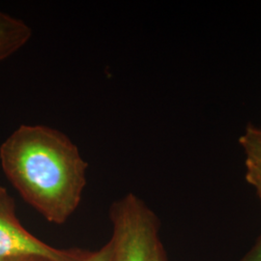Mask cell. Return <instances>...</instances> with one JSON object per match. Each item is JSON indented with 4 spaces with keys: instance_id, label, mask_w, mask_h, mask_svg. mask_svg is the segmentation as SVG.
Here are the masks:
<instances>
[{
    "instance_id": "2",
    "label": "cell",
    "mask_w": 261,
    "mask_h": 261,
    "mask_svg": "<svg viewBox=\"0 0 261 261\" xmlns=\"http://www.w3.org/2000/svg\"><path fill=\"white\" fill-rule=\"evenodd\" d=\"M114 261H168L158 217L145 202L128 194L111 206Z\"/></svg>"
},
{
    "instance_id": "3",
    "label": "cell",
    "mask_w": 261,
    "mask_h": 261,
    "mask_svg": "<svg viewBox=\"0 0 261 261\" xmlns=\"http://www.w3.org/2000/svg\"><path fill=\"white\" fill-rule=\"evenodd\" d=\"M87 253L56 249L29 233L16 216L13 198L0 187V261L24 255H40L54 261H83Z\"/></svg>"
},
{
    "instance_id": "7",
    "label": "cell",
    "mask_w": 261,
    "mask_h": 261,
    "mask_svg": "<svg viewBox=\"0 0 261 261\" xmlns=\"http://www.w3.org/2000/svg\"><path fill=\"white\" fill-rule=\"evenodd\" d=\"M240 261H261V236L252 247V250Z\"/></svg>"
},
{
    "instance_id": "8",
    "label": "cell",
    "mask_w": 261,
    "mask_h": 261,
    "mask_svg": "<svg viewBox=\"0 0 261 261\" xmlns=\"http://www.w3.org/2000/svg\"><path fill=\"white\" fill-rule=\"evenodd\" d=\"M1 261H54L47 257L40 256V255H24V256H19V257H14V258H9L5 260Z\"/></svg>"
},
{
    "instance_id": "9",
    "label": "cell",
    "mask_w": 261,
    "mask_h": 261,
    "mask_svg": "<svg viewBox=\"0 0 261 261\" xmlns=\"http://www.w3.org/2000/svg\"><path fill=\"white\" fill-rule=\"evenodd\" d=\"M252 186L254 187L255 188V190H256V193H257V195H258V197H259V199H260L261 202V184L260 183H256V184H253Z\"/></svg>"
},
{
    "instance_id": "4",
    "label": "cell",
    "mask_w": 261,
    "mask_h": 261,
    "mask_svg": "<svg viewBox=\"0 0 261 261\" xmlns=\"http://www.w3.org/2000/svg\"><path fill=\"white\" fill-rule=\"evenodd\" d=\"M31 36L32 30L23 20L0 11V61L25 46Z\"/></svg>"
},
{
    "instance_id": "6",
    "label": "cell",
    "mask_w": 261,
    "mask_h": 261,
    "mask_svg": "<svg viewBox=\"0 0 261 261\" xmlns=\"http://www.w3.org/2000/svg\"><path fill=\"white\" fill-rule=\"evenodd\" d=\"M83 261H114V252L112 241L110 240L96 252H88Z\"/></svg>"
},
{
    "instance_id": "1",
    "label": "cell",
    "mask_w": 261,
    "mask_h": 261,
    "mask_svg": "<svg viewBox=\"0 0 261 261\" xmlns=\"http://www.w3.org/2000/svg\"><path fill=\"white\" fill-rule=\"evenodd\" d=\"M5 175L47 222L62 224L75 213L88 164L71 139L45 125H21L0 146Z\"/></svg>"
},
{
    "instance_id": "5",
    "label": "cell",
    "mask_w": 261,
    "mask_h": 261,
    "mask_svg": "<svg viewBox=\"0 0 261 261\" xmlns=\"http://www.w3.org/2000/svg\"><path fill=\"white\" fill-rule=\"evenodd\" d=\"M239 143L246 156V179L251 184H261V129L248 126Z\"/></svg>"
}]
</instances>
